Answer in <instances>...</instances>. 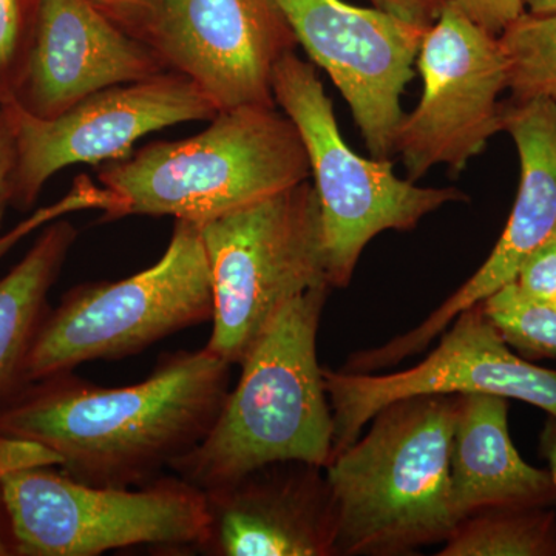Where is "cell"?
I'll use <instances>...</instances> for the list:
<instances>
[{
  "mask_svg": "<svg viewBox=\"0 0 556 556\" xmlns=\"http://www.w3.org/2000/svg\"><path fill=\"white\" fill-rule=\"evenodd\" d=\"M230 367L204 346L161 358L129 387L51 376L0 399V437L39 442L84 484L146 485L206 437L228 396Z\"/></svg>",
  "mask_w": 556,
  "mask_h": 556,
  "instance_id": "cell-1",
  "label": "cell"
},
{
  "mask_svg": "<svg viewBox=\"0 0 556 556\" xmlns=\"http://www.w3.org/2000/svg\"><path fill=\"white\" fill-rule=\"evenodd\" d=\"M459 394L399 399L325 475L334 500L336 556H399L447 540L457 525L450 453Z\"/></svg>",
  "mask_w": 556,
  "mask_h": 556,
  "instance_id": "cell-2",
  "label": "cell"
},
{
  "mask_svg": "<svg viewBox=\"0 0 556 556\" xmlns=\"http://www.w3.org/2000/svg\"><path fill=\"white\" fill-rule=\"evenodd\" d=\"M329 291L311 289L274 318L240 365L214 426L172 466L177 477L207 492L268 464L328 466L334 422L317 332Z\"/></svg>",
  "mask_w": 556,
  "mask_h": 556,
  "instance_id": "cell-3",
  "label": "cell"
},
{
  "mask_svg": "<svg viewBox=\"0 0 556 556\" xmlns=\"http://www.w3.org/2000/svg\"><path fill=\"white\" fill-rule=\"evenodd\" d=\"M195 137L152 142L98 172L129 215L206 223L308 181L298 127L266 105L218 112Z\"/></svg>",
  "mask_w": 556,
  "mask_h": 556,
  "instance_id": "cell-4",
  "label": "cell"
},
{
  "mask_svg": "<svg viewBox=\"0 0 556 556\" xmlns=\"http://www.w3.org/2000/svg\"><path fill=\"white\" fill-rule=\"evenodd\" d=\"M212 313L214 292L200 225L175 219L169 247L155 265L119 281L80 285L42 317L14 390L86 362L134 356L212 320Z\"/></svg>",
  "mask_w": 556,
  "mask_h": 556,
  "instance_id": "cell-5",
  "label": "cell"
},
{
  "mask_svg": "<svg viewBox=\"0 0 556 556\" xmlns=\"http://www.w3.org/2000/svg\"><path fill=\"white\" fill-rule=\"evenodd\" d=\"M200 230L214 292L206 346L230 365L243 364L288 303L331 288L309 181L201 223Z\"/></svg>",
  "mask_w": 556,
  "mask_h": 556,
  "instance_id": "cell-6",
  "label": "cell"
},
{
  "mask_svg": "<svg viewBox=\"0 0 556 556\" xmlns=\"http://www.w3.org/2000/svg\"><path fill=\"white\" fill-rule=\"evenodd\" d=\"M276 102L298 127L311 164L331 288H346L367 244L386 230L415 229L431 212L467 201L455 188H420L390 160L365 159L340 134L317 70L295 51L273 76Z\"/></svg>",
  "mask_w": 556,
  "mask_h": 556,
  "instance_id": "cell-7",
  "label": "cell"
},
{
  "mask_svg": "<svg viewBox=\"0 0 556 556\" xmlns=\"http://www.w3.org/2000/svg\"><path fill=\"white\" fill-rule=\"evenodd\" d=\"M14 548L24 556H98L206 541V493L179 477L135 489L84 484L47 467L0 477Z\"/></svg>",
  "mask_w": 556,
  "mask_h": 556,
  "instance_id": "cell-8",
  "label": "cell"
},
{
  "mask_svg": "<svg viewBox=\"0 0 556 556\" xmlns=\"http://www.w3.org/2000/svg\"><path fill=\"white\" fill-rule=\"evenodd\" d=\"M416 64L422 97L399 126L396 153L412 181L441 164L459 175L503 131L506 51L500 35L448 2L428 27Z\"/></svg>",
  "mask_w": 556,
  "mask_h": 556,
  "instance_id": "cell-9",
  "label": "cell"
},
{
  "mask_svg": "<svg viewBox=\"0 0 556 556\" xmlns=\"http://www.w3.org/2000/svg\"><path fill=\"white\" fill-rule=\"evenodd\" d=\"M129 33L218 112L277 108L274 70L299 46L277 0H155Z\"/></svg>",
  "mask_w": 556,
  "mask_h": 556,
  "instance_id": "cell-10",
  "label": "cell"
},
{
  "mask_svg": "<svg viewBox=\"0 0 556 556\" xmlns=\"http://www.w3.org/2000/svg\"><path fill=\"white\" fill-rule=\"evenodd\" d=\"M0 105L16 137L14 203L25 208L60 170L129 159L135 142L153 131L218 113L192 80L175 72L97 91L54 118L31 115L16 101Z\"/></svg>",
  "mask_w": 556,
  "mask_h": 556,
  "instance_id": "cell-11",
  "label": "cell"
},
{
  "mask_svg": "<svg viewBox=\"0 0 556 556\" xmlns=\"http://www.w3.org/2000/svg\"><path fill=\"white\" fill-rule=\"evenodd\" d=\"M452 324L433 353L404 371L378 376L324 368L334 422L332 457L361 437L379 409L420 394H497L556 417V371L515 354L481 303L457 314Z\"/></svg>",
  "mask_w": 556,
  "mask_h": 556,
  "instance_id": "cell-12",
  "label": "cell"
},
{
  "mask_svg": "<svg viewBox=\"0 0 556 556\" xmlns=\"http://www.w3.org/2000/svg\"><path fill=\"white\" fill-rule=\"evenodd\" d=\"M299 46L350 105L372 159L396 153L402 94L428 27L345 0H277Z\"/></svg>",
  "mask_w": 556,
  "mask_h": 556,
  "instance_id": "cell-13",
  "label": "cell"
},
{
  "mask_svg": "<svg viewBox=\"0 0 556 556\" xmlns=\"http://www.w3.org/2000/svg\"><path fill=\"white\" fill-rule=\"evenodd\" d=\"M503 130L518 149L521 179L517 201L503 236L485 260L455 294L450 295L407 334L383 346L353 354L343 371L372 372L422 353L455 320L457 314L484 302L517 278L532 252L556 237V105L548 100L504 104Z\"/></svg>",
  "mask_w": 556,
  "mask_h": 556,
  "instance_id": "cell-14",
  "label": "cell"
},
{
  "mask_svg": "<svg viewBox=\"0 0 556 556\" xmlns=\"http://www.w3.org/2000/svg\"><path fill=\"white\" fill-rule=\"evenodd\" d=\"M169 72L144 40L93 0H38L30 49L11 101L54 118L90 94Z\"/></svg>",
  "mask_w": 556,
  "mask_h": 556,
  "instance_id": "cell-15",
  "label": "cell"
},
{
  "mask_svg": "<svg viewBox=\"0 0 556 556\" xmlns=\"http://www.w3.org/2000/svg\"><path fill=\"white\" fill-rule=\"evenodd\" d=\"M208 533L217 556H336L334 500L325 467L283 460L207 490Z\"/></svg>",
  "mask_w": 556,
  "mask_h": 556,
  "instance_id": "cell-16",
  "label": "cell"
},
{
  "mask_svg": "<svg viewBox=\"0 0 556 556\" xmlns=\"http://www.w3.org/2000/svg\"><path fill=\"white\" fill-rule=\"evenodd\" d=\"M510 399L463 393L457 401L450 481L460 519L490 507H551L556 489L551 471L527 464L508 431Z\"/></svg>",
  "mask_w": 556,
  "mask_h": 556,
  "instance_id": "cell-17",
  "label": "cell"
},
{
  "mask_svg": "<svg viewBox=\"0 0 556 556\" xmlns=\"http://www.w3.org/2000/svg\"><path fill=\"white\" fill-rule=\"evenodd\" d=\"M76 237L78 230L67 219L50 223L25 257L0 278V399L16 387L22 362L46 316L50 289Z\"/></svg>",
  "mask_w": 556,
  "mask_h": 556,
  "instance_id": "cell-18",
  "label": "cell"
},
{
  "mask_svg": "<svg viewBox=\"0 0 556 556\" xmlns=\"http://www.w3.org/2000/svg\"><path fill=\"white\" fill-rule=\"evenodd\" d=\"M438 556H556L547 507H490L460 519Z\"/></svg>",
  "mask_w": 556,
  "mask_h": 556,
  "instance_id": "cell-19",
  "label": "cell"
},
{
  "mask_svg": "<svg viewBox=\"0 0 556 556\" xmlns=\"http://www.w3.org/2000/svg\"><path fill=\"white\" fill-rule=\"evenodd\" d=\"M500 40L507 58L508 102L548 100L556 105V14L526 10Z\"/></svg>",
  "mask_w": 556,
  "mask_h": 556,
  "instance_id": "cell-20",
  "label": "cell"
},
{
  "mask_svg": "<svg viewBox=\"0 0 556 556\" xmlns=\"http://www.w3.org/2000/svg\"><path fill=\"white\" fill-rule=\"evenodd\" d=\"M504 340L527 361L556 357V311L527 298L515 281L481 302Z\"/></svg>",
  "mask_w": 556,
  "mask_h": 556,
  "instance_id": "cell-21",
  "label": "cell"
},
{
  "mask_svg": "<svg viewBox=\"0 0 556 556\" xmlns=\"http://www.w3.org/2000/svg\"><path fill=\"white\" fill-rule=\"evenodd\" d=\"M28 0H0V104L13 100L30 49Z\"/></svg>",
  "mask_w": 556,
  "mask_h": 556,
  "instance_id": "cell-22",
  "label": "cell"
},
{
  "mask_svg": "<svg viewBox=\"0 0 556 556\" xmlns=\"http://www.w3.org/2000/svg\"><path fill=\"white\" fill-rule=\"evenodd\" d=\"M514 281L527 298L556 305V237L529 255Z\"/></svg>",
  "mask_w": 556,
  "mask_h": 556,
  "instance_id": "cell-23",
  "label": "cell"
},
{
  "mask_svg": "<svg viewBox=\"0 0 556 556\" xmlns=\"http://www.w3.org/2000/svg\"><path fill=\"white\" fill-rule=\"evenodd\" d=\"M485 30L501 35L526 11L525 0H448Z\"/></svg>",
  "mask_w": 556,
  "mask_h": 556,
  "instance_id": "cell-24",
  "label": "cell"
},
{
  "mask_svg": "<svg viewBox=\"0 0 556 556\" xmlns=\"http://www.w3.org/2000/svg\"><path fill=\"white\" fill-rule=\"evenodd\" d=\"M50 466H58V457L39 442L0 437V477Z\"/></svg>",
  "mask_w": 556,
  "mask_h": 556,
  "instance_id": "cell-25",
  "label": "cell"
},
{
  "mask_svg": "<svg viewBox=\"0 0 556 556\" xmlns=\"http://www.w3.org/2000/svg\"><path fill=\"white\" fill-rule=\"evenodd\" d=\"M17 148L7 110L0 105V226L16 197Z\"/></svg>",
  "mask_w": 556,
  "mask_h": 556,
  "instance_id": "cell-26",
  "label": "cell"
},
{
  "mask_svg": "<svg viewBox=\"0 0 556 556\" xmlns=\"http://www.w3.org/2000/svg\"><path fill=\"white\" fill-rule=\"evenodd\" d=\"M75 212V204L68 199V197H62L56 203L50 204V206L39 208L31 217L24 219L20 223L16 228L11 229L9 233L0 237V258L3 255L9 254L11 249L16 247L22 239L31 233L33 230L42 228V226L50 225V223L56 222L65 215L73 214Z\"/></svg>",
  "mask_w": 556,
  "mask_h": 556,
  "instance_id": "cell-27",
  "label": "cell"
},
{
  "mask_svg": "<svg viewBox=\"0 0 556 556\" xmlns=\"http://www.w3.org/2000/svg\"><path fill=\"white\" fill-rule=\"evenodd\" d=\"M375 9L387 11L402 20L430 27L448 0H368Z\"/></svg>",
  "mask_w": 556,
  "mask_h": 556,
  "instance_id": "cell-28",
  "label": "cell"
},
{
  "mask_svg": "<svg viewBox=\"0 0 556 556\" xmlns=\"http://www.w3.org/2000/svg\"><path fill=\"white\" fill-rule=\"evenodd\" d=\"M93 2L113 21L118 22L124 30L130 31L155 0H93Z\"/></svg>",
  "mask_w": 556,
  "mask_h": 556,
  "instance_id": "cell-29",
  "label": "cell"
},
{
  "mask_svg": "<svg viewBox=\"0 0 556 556\" xmlns=\"http://www.w3.org/2000/svg\"><path fill=\"white\" fill-rule=\"evenodd\" d=\"M540 453L547 460L556 489V417L548 415L540 437Z\"/></svg>",
  "mask_w": 556,
  "mask_h": 556,
  "instance_id": "cell-30",
  "label": "cell"
},
{
  "mask_svg": "<svg viewBox=\"0 0 556 556\" xmlns=\"http://www.w3.org/2000/svg\"><path fill=\"white\" fill-rule=\"evenodd\" d=\"M525 7L533 14H556V0H525Z\"/></svg>",
  "mask_w": 556,
  "mask_h": 556,
  "instance_id": "cell-31",
  "label": "cell"
},
{
  "mask_svg": "<svg viewBox=\"0 0 556 556\" xmlns=\"http://www.w3.org/2000/svg\"><path fill=\"white\" fill-rule=\"evenodd\" d=\"M0 501H2V496H0ZM10 548L7 546L5 541H3L2 533H0V556L10 555Z\"/></svg>",
  "mask_w": 556,
  "mask_h": 556,
  "instance_id": "cell-32",
  "label": "cell"
},
{
  "mask_svg": "<svg viewBox=\"0 0 556 556\" xmlns=\"http://www.w3.org/2000/svg\"><path fill=\"white\" fill-rule=\"evenodd\" d=\"M551 308H554L556 311V305L555 306H551Z\"/></svg>",
  "mask_w": 556,
  "mask_h": 556,
  "instance_id": "cell-33",
  "label": "cell"
}]
</instances>
